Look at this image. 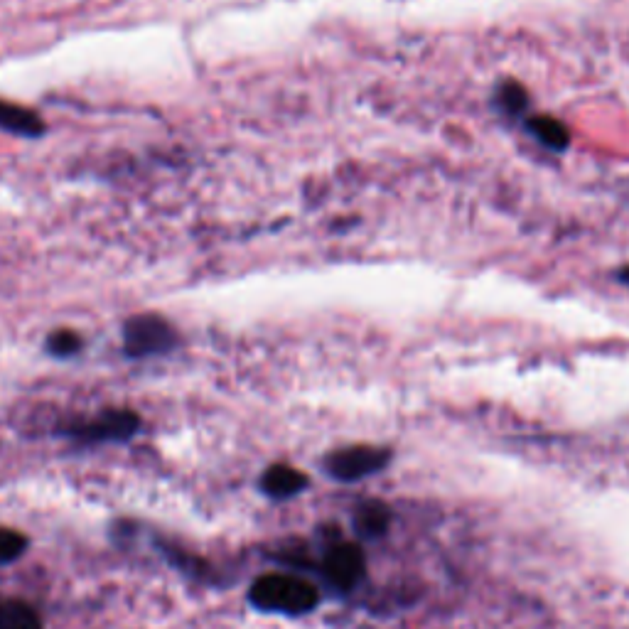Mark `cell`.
<instances>
[{
	"instance_id": "cell-5",
	"label": "cell",
	"mask_w": 629,
	"mask_h": 629,
	"mask_svg": "<svg viewBox=\"0 0 629 629\" xmlns=\"http://www.w3.org/2000/svg\"><path fill=\"white\" fill-rule=\"evenodd\" d=\"M322 573L332 588L349 593L357 588L367 575V558L357 544H337L325 553Z\"/></svg>"
},
{
	"instance_id": "cell-1",
	"label": "cell",
	"mask_w": 629,
	"mask_h": 629,
	"mask_svg": "<svg viewBox=\"0 0 629 629\" xmlns=\"http://www.w3.org/2000/svg\"><path fill=\"white\" fill-rule=\"evenodd\" d=\"M249 602L263 612H281V615L298 617L308 615L320 602L315 585L298 575L268 573L261 575L249 590Z\"/></svg>"
},
{
	"instance_id": "cell-12",
	"label": "cell",
	"mask_w": 629,
	"mask_h": 629,
	"mask_svg": "<svg viewBox=\"0 0 629 629\" xmlns=\"http://www.w3.org/2000/svg\"><path fill=\"white\" fill-rule=\"evenodd\" d=\"M86 347L84 337L77 330H69V327H59L52 330L45 337V352L55 359H72Z\"/></svg>"
},
{
	"instance_id": "cell-9",
	"label": "cell",
	"mask_w": 629,
	"mask_h": 629,
	"mask_svg": "<svg viewBox=\"0 0 629 629\" xmlns=\"http://www.w3.org/2000/svg\"><path fill=\"white\" fill-rule=\"evenodd\" d=\"M391 512L381 502H364L354 514V529L362 539H381L389 531Z\"/></svg>"
},
{
	"instance_id": "cell-4",
	"label": "cell",
	"mask_w": 629,
	"mask_h": 629,
	"mask_svg": "<svg viewBox=\"0 0 629 629\" xmlns=\"http://www.w3.org/2000/svg\"><path fill=\"white\" fill-rule=\"evenodd\" d=\"M391 462L389 448H376V445H352V448L335 450L325 458L327 475L340 482H359L364 477H372L384 470Z\"/></svg>"
},
{
	"instance_id": "cell-3",
	"label": "cell",
	"mask_w": 629,
	"mask_h": 629,
	"mask_svg": "<svg viewBox=\"0 0 629 629\" xmlns=\"http://www.w3.org/2000/svg\"><path fill=\"white\" fill-rule=\"evenodd\" d=\"M141 428V416L128 408H111V411H101L96 418L89 421L72 423L64 428L62 435L79 440L84 445H99V443H126Z\"/></svg>"
},
{
	"instance_id": "cell-13",
	"label": "cell",
	"mask_w": 629,
	"mask_h": 629,
	"mask_svg": "<svg viewBox=\"0 0 629 629\" xmlns=\"http://www.w3.org/2000/svg\"><path fill=\"white\" fill-rule=\"evenodd\" d=\"M28 548V539L15 529H0V563H13Z\"/></svg>"
},
{
	"instance_id": "cell-6",
	"label": "cell",
	"mask_w": 629,
	"mask_h": 629,
	"mask_svg": "<svg viewBox=\"0 0 629 629\" xmlns=\"http://www.w3.org/2000/svg\"><path fill=\"white\" fill-rule=\"evenodd\" d=\"M0 131L25 141H40L47 136V121L35 109L0 99Z\"/></svg>"
},
{
	"instance_id": "cell-8",
	"label": "cell",
	"mask_w": 629,
	"mask_h": 629,
	"mask_svg": "<svg viewBox=\"0 0 629 629\" xmlns=\"http://www.w3.org/2000/svg\"><path fill=\"white\" fill-rule=\"evenodd\" d=\"M526 131L536 138L546 150L563 153L571 145V133L558 118L553 116H534L526 121Z\"/></svg>"
},
{
	"instance_id": "cell-11",
	"label": "cell",
	"mask_w": 629,
	"mask_h": 629,
	"mask_svg": "<svg viewBox=\"0 0 629 629\" xmlns=\"http://www.w3.org/2000/svg\"><path fill=\"white\" fill-rule=\"evenodd\" d=\"M494 109L509 118L524 116L526 109H529V94H526L519 82L509 79V82H502L494 91Z\"/></svg>"
},
{
	"instance_id": "cell-2",
	"label": "cell",
	"mask_w": 629,
	"mask_h": 629,
	"mask_svg": "<svg viewBox=\"0 0 629 629\" xmlns=\"http://www.w3.org/2000/svg\"><path fill=\"white\" fill-rule=\"evenodd\" d=\"M121 342L128 359H153L175 352L182 344V335L168 317L138 313L123 322Z\"/></svg>"
},
{
	"instance_id": "cell-14",
	"label": "cell",
	"mask_w": 629,
	"mask_h": 629,
	"mask_svg": "<svg viewBox=\"0 0 629 629\" xmlns=\"http://www.w3.org/2000/svg\"><path fill=\"white\" fill-rule=\"evenodd\" d=\"M617 278H620L622 283H625V286L629 288V266H625V268H620V271H617Z\"/></svg>"
},
{
	"instance_id": "cell-7",
	"label": "cell",
	"mask_w": 629,
	"mask_h": 629,
	"mask_svg": "<svg viewBox=\"0 0 629 629\" xmlns=\"http://www.w3.org/2000/svg\"><path fill=\"white\" fill-rule=\"evenodd\" d=\"M308 487V477L290 465H271L261 477V489L271 499H290Z\"/></svg>"
},
{
	"instance_id": "cell-10",
	"label": "cell",
	"mask_w": 629,
	"mask_h": 629,
	"mask_svg": "<svg viewBox=\"0 0 629 629\" xmlns=\"http://www.w3.org/2000/svg\"><path fill=\"white\" fill-rule=\"evenodd\" d=\"M0 629H42V620L28 602L0 598Z\"/></svg>"
}]
</instances>
